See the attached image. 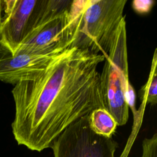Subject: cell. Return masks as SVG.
I'll use <instances>...</instances> for the list:
<instances>
[{
	"label": "cell",
	"mask_w": 157,
	"mask_h": 157,
	"mask_svg": "<svg viewBox=\"0 0 157 157\" xmlns=\"http://www.w3.org/2000/svg\"><path fill=\"white\" fill-rule=\"evenodd\" d=\"M104 61L100 73L104 108L111 114L118 126H123L128 120V95L132 88L129 82L124 17L116 29Z\"/></svg>",
	"instance_id": "3"
},
{
	"label": "cell",
	"mask_w": 157,
	"mask_h": 157,
	"mask_svg": "<svg viewBox=\"0 0 157 157\" xmlns=\"http://www.w3.org/2000/svg\"><path fill=\"white\" fill-rule=\"evenodd\" d=\"M104 59L72 45L44 69L22 77L12 90L18 144L41 151L72 123L104 108L97 69Z\"/></svg>",
	"instance_id": "1"
},
{
	"label": "cell",
	"mask_w": 157,
	"mask_h": 157,
	"mask_svg": "<svg viewBox=\"0 0 157 157\" xmlns=\"http://www.w3.org/2000/svg\"><path fill=\"white\" fill-rule=\"evenodd\" d=\"M141 157H157V134L151 138H145L142 142Z\"/></svg>",
	"instance_id": "10"
},
{
	"label": "cell",
	"mask_w": 157,
	"mask_h": 157,
	"mask_svg": "<svg viewBox=\"0 0 157 157\" xmlns=\"http://www.w3.org/2000/svg\"><path fill=\"white\" fill-rule=\"evenodd\" d=\"M126 0H74L71 5L75 22L73 45L92 53L107 55L113 36L124 17Z\"/></svg>",
	"instance_id": "2"
},
{
	"label": "cell",
	"mask_w": 157,
	"mask_h": 157,
	"mask_svg": "<svg viewBox=\"0 0 157 157\" xmlns=\"http://www.w3.org/2000/svg\"><path fill=\"white\" fill-rule=\"evenodd\" d=\"M140 98L144 104L155 105L157 103V77H156V50H155L149 78L142 87Z\"/></svg>",
	"instance_id": "9"
},
{
	"label": "cell",
	"mask_w": 157,
	"mask_h": 157,
	"mask_svg": "<svg viewBox=\"0 0 157 157\" xmlns=\"http://www.w3.org/2000/svg\"><path fill=\"white\" fill-rule=\"evenodd\" d=\"M153 1L134 0L132 3L134 10L139 13H147L151 9L153 5Z\"/></svg>",
	"instance_id": "11"
},
{
	"label": "cell",
	"mask_w": 157,
	"mask_h": 157,
	"mask_svg": "<svg viewBox=\"0 0 157 157\" xmlns=\"http://www.w3.org/2000/svg\"><path fill=\"white\" fill-rule=\"evenodd\" d=\"M120 157H124V155L122 154V155H121Z\"/></svg>",
	"instance_id": "13"
},
{
	"label": "cell",
	"mask_w": 157,
	"mask_h": 157,
	"mask_svg": "<svg viewBox=\"0 0 157 157\" xmlns=\"http://www.w3.org/2000/svg\"><path fill=\"white\" fill-rule=\"evenodd\" d=\"M90 125L96 134L112 137L118 126L111 114L104 108L94 109L88 116Z\"/></svg>",
	"instance_id": "8"
},
{
	"label": "cell",
	"mask_w": 157,
	"mask_h": 157,
	"mask_svg": "<svg viewBox=\"0 0 157 157\" xmlns=\"http://www.w3.org/2000/svg\"><path fill=\"white\" fill-rule=\"evenodd\" d=\"M2 6L1 44L12 55L37 26L63 9L60 0H5Z\"/></svg>",
	"instance_id": "4"
},
{
	"label": "cell",
	"mask_w": 157,
	"mask_h": 157,
	"mask_svg": "<svg viewBox=\"0 0 157 157\" xmlns=\"http://www.w3.org/2000/svg\"><path fill=\"white\" fill-rule=\"evenodd\" d=\"M70 7L37 26L13 55L63 52L71 46L75 40V22Z\"/></svg>",
	"instance_id": "6"
},
{
	"label": "cell",
	"mask_w": 157,
	"mask_h": 157,
	"mask_svg": "<svg viewBox=\"0 0 157 157\" xmlns=\"http://www.w3.org/2000/svg\"><path fill=\"white\" fill-rule=\"evenodd\" d=\"M63 52L12 55L2 47L0 50V80L15 85L22 77L44 69Z\"/></svg>",
	"instance_id": "7"
},
{
	"label": "cell",
	"mask_w": 157,
	"mask_h": 157,
	"mask_svg": "<svg viewBox=\"0 0 157 157\" xmlns=\"http://www.w3.org/2000/svg\"><path fill=\"white\" fill-rule=\"evenodd\" d=\"M3 17V6H2V1L0 0V27H1V24L2 22V19ZM2 46L1 44V36H0V50L2 48Z\"/></svg>",
	"instance_id": "12"
},
{
	"label": "cell",
	"mask_w": 157,
	"mask_h": 157,
	"mask_svg": "<svg viewBox=\"0 0 157 157\" xmlns=\"http://www.w3.org/2000/svg\"><path fill=\"white\" fill-rule=\"evenodd\" d=\"M88 116L72 123L56 139L51 147L55 157H114L117 142L94 132Z\"/></svg>",
	"instance_id": "5"
}]
</instances>
